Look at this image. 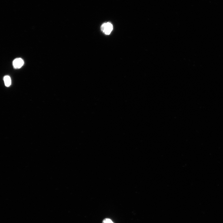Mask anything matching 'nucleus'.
I'll list each match as a JSON object with an SVG mask.
<instances>
[{"instance_id": "nucleus-1", "label": "nucleus", "mask_w": 223, "mask_h": 223, "mask_svg": "<svg viewBox=\"0 0 223 223\" xmlns=\"http://www.w3.org/2000/svg\"><path fill=\"white\" fill-rule=\"evenodd\" d=\"M101 29L105 34L109 35L113 29V26L110 22L104 23L101 25Z\"/></svg>"}, {"instance_id": "nucleus-2", "label": "nucleus", "mask_w": 223, "mask_h": 223, "mask_svg": "<svg viewBox=\"0 0 223 223\" xmlns=\"http://www.w3.org/2000/svg\"><path fill=\"white\" fill-rule=\"evenodd\" d=\"M24 64V61L21 58L15 59L13 62V65L14 68H21Z\"/></svg>"}, {"instance_id": "nucleus-3", "label": "nucleus", "mask_w": 223, "mask_h": 223, "mask_svg": "<svg viewBox=\"0 0 223 223\" xmlns=\"http://www.w3.org/2000/svg\"><path fill=\"white\" fill-rule=\"evenodd\" d=\"M5 85L7 87L9 86L11 83V80L10 77L8 76H5L3 78Z\"/></svg>"}, {"instance_id": "nucleus-4", "label": "nucleus", "mask_w": 223, "mask_h": 223, "mask_svg": "<svg viewBox=\"0 0 223 223\" xmlns=\"http://www.w3.org/2000/svg\"><path fill=\"white\" fill-rule=\"evenodd\" d=\"M102 223H114L110 219H109V218H105L103 220Z\"/></svg>"}]
</instances>
